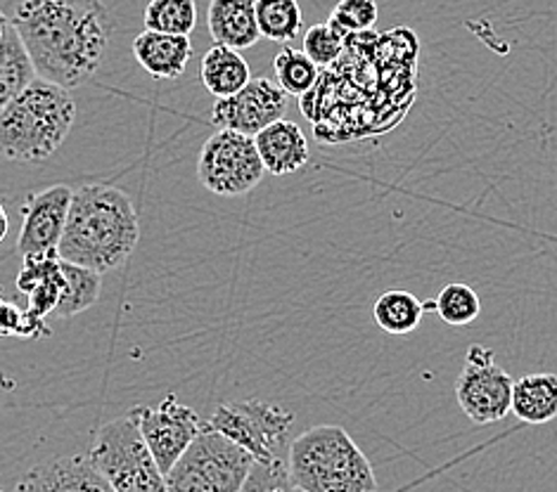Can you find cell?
Listing matches in <instances>:
<instances>
[{"instance_id":"obj_1","label":"cell","mask_w":557,"mask_h":492,"mask_svg":"<svg viewBox=\"0 0 557 492\" xmlns=\"http://www.w3.org/2000/svg\"><path fill=\"white\" fill-rule=\"evenodd\" d=\"M12 24L38 78L64 90L88 84L108 55L112 20L98 0H22Z\"/></svg>"},{"instance_id":"obj_2","label":"cell","mask_w":557,"mask_h":492,"mask_svg":"<svg viewBox=\"0 0 557 492\" xmlns=\"http://www.w3.org/2000/svg\"><path fill=\"white\" fill-rule=\"evenodd\" d=\"M140 239V223L131 197L114 185H82L72 194L58 254L92 273L122 268Z\"/></svg>"},{"instance_id":"obj_3","label":"cell","mask_w":557,"mask_h":492,"mask_svg":"<svg viewBox=\"0 0 557 492\" xmlns=\"http://www.w3.org/2000/svg\"><path fill=\"white\" fill-rule=\"evenodd\" d=\"M74 116L72 90L36 78L0 112V156L20 164L44 162L67 140Z\"/></svg>"},{"instance_id":"obj_4","label":"cell","mask_w":557,"mask_h":492,"mask_svg":"<svg viewBox=\"0 0 557 492\" xmlns=\"http://www.w3.org/2000/svg\"><path fill=\"white\" fill-rule=\"evenodd\" d=\"M287 467L299 492H377L373 464L337 424L292 438Z\"/></svg>"},{"instance_id":"obj_5","label":"cell","mask_w":557,"mask_h":492,"mask_svg":"<svg viewBox=\"0 0 557 492\" xmlns=\"http://www.w3.org/2000/svg\"><path fill=\"white\" fill-rule=\"evenodd\" d=\"M292 427L295 415L289 409L259 398L223 403L207 419V429L228 438L255 462H287Z\"/></svg>"},{"instance_id":"obj_6","label":"cell","mask_w":557,"mask_h":492,"mask_svg":"<svg viewBox=\"0 0 557 492\" xmlns=\"http://www.w3.org/2000/svg\"><path fill=\"white\" fill-rule=\"evenodd\" d=\"M88 457L114 492H169L166 476L128 417L100 427Z\"/></svg>"},{"instance_id":"obj_7","label":"cell","mask_w":557,"mask_h":492,"mask_svg":"<svg viewBox=\"0 0 557 492\" xmlns=\"http://www.w3.org/2000/svg\"><path fill=\"white\" fill-rule=\"evenodd\" d=\"M251 459L228 438L207 429L166 474L169 492H240L251 469Z\"/></svg>"},{"instance_id":"obj_8","label":"cell","mask_w":557,"mask_h":492,"mask_svg":"<svg viewBox=\"0 0 557 492\" xmlns=\"http://www.w3.org/2000/svg\"><path fill=\"white\" fill-rule=\"evenodd\" d=\"M267 176L255 138L235 130H216L197 159V178L219 197H243Z\"/></svg>"},{"instance_id":"obj_9","label":"cell","mask_w":557,"mask_h":492,"mask_svg":"<svg viewBox=\"0 0 557 492\" xmlns=\"http://www.w3.org/2000/svg\"><path fill=\"white\" fill-rule=\"evenodd\" d=\"M512 389L515 379L496 365L494 351L480 343L470 345L456 381V398L466 417L476 427L503 421L512 409Z\"/></svg>"},{"instance_id":"obj_10","label":"cell","mask_w":557,"mask_h":492,"mask_svg":"<svg viewBox=\"0 0 557 492\" xmlns=\"http://www.w3.org/2000/svg\"><path fill=\"white\" fill-rule=\"evenodd\" d=\"M126 417L136 424L145 445L154 457L159 471L164 476L176 467L178 459L205 431V421L188 405L176 401V395H166L157 407L138 405L126 412Z\"/></svg>"},{"instance_id":"obj_11","label":"cell","mask_w":557,"mask_h":492,"mask_svg":"<svg viewBox=\"0 0 557 492\" xmlns=\"http://www.w3.org/2000/svg\"><path fill=\"white\" fill-rule=\"evenodd\" d=\"M287 112V92L267 76L251 81L233 98L216 100L211 108V124L219 130H235L255 138L263 128L281 122Z\"/></svg>"},{"instance_id":"obj_12","label":"cell","mask_w":557,"mask_h":492,"mask_svg":"<svg viewBox=\"0 0 557 492\" xmlns=\"http://www.w3.org/2000/svg\"><path fill=\"white\" fill-rule=\"evenodd\" d=\"M74 190L67 185H52L48 190L26 197L22 206V230L17 237V254L22 258L58 254Z\"/></svg>"},{"instance_id":"obj_13","label":"cell","mask_w":557,"mask_h":492,"mask_svg":"<svg viewBox=\"0 0 557 492\" xmlns=\"http://www.w3.org/2000/svg\"><path fill=\"white\" fill-rule=\"evenodd\" d=\"M17 492H114L88 455L50 457L17 483Z\"/></svg>"},{"instance_id":"obj_14","label":"cell","mask_w":557,"mask_h":492,"mask_svg":"<svg viewBox=\"0 0 557 492\" xmlns=\"http://www.w3.org/2000/svg\"><path fill=\"white\" fill-rule=\"evenodd\" d=\"M207 26L216 46L247 50L259 43L257 0H209Z\"/></svg>"},{"instance_id":"obj_15","label":"cell","mask_w":557,"mask_h":492,"mask_svg":"<svg viewBox=\"0 0 557 492\" xmlns=\"http://www.w3.org/2000/svg\"><path fill=\"white\" fill-rule=\"evenodd\" d=\"M255 142L263 168L271 176H289V173H297L309 164L311 152L307 136H304V130L297 124L287 122V118H281V122L263 128L259 136H255Z\"/></svg>"},{"instance_id":"obj_16","label":"cell","mask_w":557,"mask_h":492,"mask_svg":"<svg viewBox=\"0 0 557 492\" xmlns=\"http://www.w3.org/2000/svg\"><path fill=\"white\" fill-rule=\"evenodd\" d=\"M17 289L29 299V311L44 317L58 311L64 294V275L60 254L24 258L22 273L17 275Z\"/></svg>"},{"instance_id":"obj_17","label":"cell","mask_w":557,"mask_h":492,"mask_svg":"<svg viewBox=\"0 0 557 492\" xmlns=\"http://www.w3.org/2000/svg\"><path fill=\"white\" fill-rule=\"evenodd\" d=\"M36 78V66L20 31L5 12H0V112L20 98Z\"/></svg>"},{"instance_id":"obj_18","label":"cell","mask_w":557,"mask_h":492,"mask_svg":"<svg viewBox=\"0 0 557 492\" xmlns=\"http://www.w3.org/2000/svg\"><path fill=\"white\" fill-rule=\"evenodd\" d=\"M195 50L190 38L171 36L145 29L134 41V58L145 72L164 81H174L183 76L185 66L193 60Z\"/></svg>"},{"instance_id":"obj_19","label":"cell","mask_w":557,"mask_h":492,"mask_svg":"<svg viewBox=\"0 0 557 492\" xmlns=\"http://www.w3.org/2000/svg\"><path fill=\"white\" fill-rule=\"evenodd\" d=\"M512 415L539 427L557 417V375L550 371H539V375H527L515 381L512 389Z\"/></svg>"},{"instance_id":"obj_20","label":"cell","mask_w":557,"mask_h":492,"mask_svg":"<svg viewBox=\"0 0 557 492\" xmlns=\"http://www.w3.org/2000/svg\"><path fill=\"white\" fill-rule=\"evenodd\" d=\"M200 76L202 86L211 96H216V100L237 96L251 81L247 60L237 50L225 46H214L207 50V55L202 58Z\"/></svg>"},{"instance_id":"obj_21","label":"cell","mask_w":557,"mask_h":492,"mask_svg":"<svg viewBox=\"0 0 557 492\" xmlns=\"http://www.w3.org/2000/svg\"><path fill=\"white\" fill-rule=\"evenodd\" d=\"M373 315L382 331L394 337H404L420 327L424 303L406 289H389L375 301Z\"/></svg>"},{"instance_id":"obj_22","label":"cell","mask_w":557,"mask_h":492,"mask_svg":"<svg viewBox=\"0 0 557 492\" xmlns=\"http://www.w3.org/2000/svg\"><path fill=\"white\" fill-rule=\"evenodd\" d=\"M62 275H64V294L58 305V317H74L78 313L88 311L96 305L102 291V275L92 273L82 265H74L62 261Z\"/></svg>"},{"instance_id":"obj_23","label":"cell","mask_w":557,"mask_h":492,"mask_svg":"<svg viewBox=\"0 0 557 492\" xmlns=\"http://www.w3.org/2000/svg\"><path fill=\"white\" fill-rule=\"evenodd\" d=\"M428 311H434L450 327H468L480 317L482 299L470 285L450 282L434 301L424 303V313Z\"/></svg>"},{"instance_id":"obj_24","label":"cell","mask_w":557,"mask_h":492,"mask_svg":"<svg viewBox=\"0 0 557 492\" xmlns=\"http://www.w3.org/2000/svg\"><path fill=\"white\" fill-rule=\"evenodd\" d=\"M257 24L261 38L289 43L301 34V8L297 0H257Z\"/></svg>"},{"instance_id":"obj_25","label":"cell","mask_w":557,"mask_h":492,"mask_svg":"<svg viewBox=\"0 0 557 492\" xmlns=\"http://www.w3.org/2000/svg\"><path fill=\"white\" fill-rule=\"evenodd\" d=\"M197 24L195 0H150L145 8V29L190 38Z\"/></svg>"},{"instance_id":"obj_26","label":"cell","mask_w":557,"mask_h":492,"mask_svg":"<svg viewBox=\"0 0 557 492\" xmlns=\"http://www.w3.org/2000/svg\"><path fill=\"white\" fill-rule=\"evenodd\" d=\"M273 70L287 96H309L318 81V66L307 58V52L297 48H283L273 60Z\"/></svg>"},{"instance_id":"obj_27","label":"cell","mask_w":557,"mask_h":492,"mask_svg":"<svg viewBox=\"0 0 557 492\" xmlns=\"http://www.w3.org/2000/svg\"><path fill=\"white\" fill-rule=\"evenodd\" d=\"M377 22V3L375 0H337V5L330 15V26L339 31L344 38L351 34L370 31Z\"/></svg>"},{"instance_id":"obj_28","label":"cell","mask_w":557,"mask_h":492,"mask_svg":"<svg viewBox=\"0 0 557 492\" xmlns=\"http://www.w3.org/2000/svg\"><path fill=\"white\" fill-rule=\"evenodd\" d=\"M240 492H299L287 462H255Z\"/></svg>"},{"instance_id":"obj_29","label":"cell","mask_w":557,"mask_h":492,"mask_svg":"<svg viewBox=\"0 0 557 492\" xmlns=\"http://www.w3.org/2000/svg\"><path fill=\"white\" fill-rule=\"evenodd\" d=\"M304 52L315 66H330L333 62L339 60L342 50H344V36L335 31L327 22L325 24H315L311 29L304 34Z\"/></svg>"},{"instance_id":"obj_30","label":"cell","mask_w":557,"mask_h":492,"mask_svg":"<svg viewBox=\"0 0 557 492\" xmlns=\"http://www.w3.org/2000/svg\"><path fill=\"white\" fill-rule=\"evenodd\" d=\"M50 329L46 327L44 317L34 315L29 308L20 311L17 305L8 301L0 303V337H26V339H38L48 337Z\"/></svg>"},{"instance_id":"obj_31","label":"cell","mask_w":557,"mask_h":492,"mask_svg":"<svg viewBox=\"0 0 557 492\" xmlns=\"http://www.w3.org/2000/svg\"><path fill=\"white\" fill-rule=\"evenodd\" d=\"M8 230H10V220H8V214H5V206L0 204V242L8 237Z\"/></svg>"}]
</instances>
